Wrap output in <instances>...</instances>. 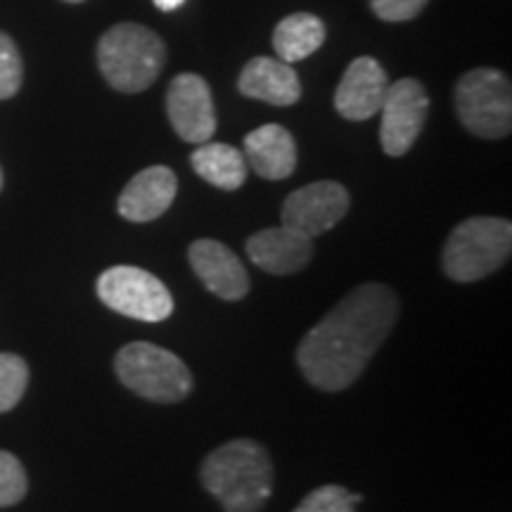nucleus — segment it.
<instances>
[{"instance_id": "1", "label": "nucleus", "mask_w": 512, "mask_h": 512, "mask_svg": "<svg viewBox=\"0 0 512 512\" xmlns=\"http://www.w3.org/2000/svg\"><path fill=\"white\" fill-rule=\"evenodd\" d=\"M396 318L399 299L392 287L358 285L306 332L297 349L304 377L323 392L351 387L394 330Z\"/></svg>"}, {"instance_id": "2", "label": "nucleus", "mask_w": 512, "mask_h": 512, "mask_svg": "<svg viewBox=\"0 0 512 512\" xmlns=\"http://www.w3.org/2000/svg\"><path fill=\"white\" fill-rule=\"evenodd\" d=\"M200 482L223 512H259L273 494L271 456L254 439L226 441L204 458Z\"/></svg>"}, {"instance_id": "3", "label": "nucleus", "mask_w": 512, "mask_h": 512, "mask_svg": "<svg viewBox=\"0 0 512 512\" xmlns=\"http://www.w3.org/2000/svg\"><path fill=\"white\" fill-rule=\"evenodd\" d=\"M166 48L155 31L124 22L105 31L98 43V67L119 93H143L162 74Z\"/></svg>"}, {"instance_id": "4", "label": "nucleus", "mask_w": 512, "mask_h": 512, "mask_svg": "<svg viewBox=\"0 0 512 512\" xmlns=\"http://www.w3.org/2000/svg\"><path fill=\"white\" fill-rule=\"evenodd\" d=\"M512 252V223L498 216H472L448 235L441 266L456 283H475L496 273Z\"/></svg>"}, {"instance_id": "5", "label": "nucleus", "mask_w": 512, "mask_h": 512, "mask_svg": "<svg viewBox=\"0 0 512 512\" xmlns=\"http://www.w3.org/2000/svg\"><path fill=\"white\" fill-rule=\"evenodd\" d=\"M114 373L140 399L178 403L192 392V373L174 351L150 342H131L117 351Z\"/></svg>"}, {"instance_id": "6", "label": "nucleus", "mask_w": 512, "mask_h": 512, "mask_svg": "<svg viewBox=\"0 0 512 512\" xmlns=\"http://www.w3.org/2000/svg\"><path fill=\"white\" fill-rule=\"evenodd\" d=\"M456 112L460 124L477 138L498 140L512 131L510 79L498 69L479 67L456 83Z\"/></svg>"}, {"instance_id": "7", "label": "nucleus", "mask_w": 512, "mask_h": 512, "mask_svg": "<svg viewBox=\"0 0 512 512\" xmlns=\"http://www.w3.org/2000/svg\"><path fill=\"white\" fill-rule=\"evenodd\" d=\"M100 302L121 316L162 323L174 313V297L157 275L136 266H112L98 278Z\"/></svg>"}, {"instance_id": "8", "label": "nucleus", "mask_w": 512, "mask_h": 512, "mask_svg": "<svg viewBox=\"0 0 512 512\" xmlns=\"http://www.w3.org/2000/svg\"><path fill=\"white\" fill-rule=\"evenodd\" d=\"M430 95L418 79H401L384 93L380 114V143L389 157H403L425 126Z\"/></svg>"}, {"instance_id": "9", "label": "nucleus", "mask_w": 512, "mask_h": 512, "mask_svg": "<svg viewBox=\"0 0 512 512\" xmlns=\"http://www.w3.org/2000/svg\"><path fill=\"white\" fill-rule=\"evenodd\" d=\"M349 192L337 181H316L294 190L283 204V226L306 238H318L337 226L349 211Z\"/></svg>"}, {"instance_id": "10", "label": "nucleus", "mask_w": 512, "mask_h": 512, "mask_svg": "<svg viewBox=\"0 0 512 512\" xmlns=\"http://www.w3.org/2000/svg\"><path fill=\"white\" fill-rule=\"evenodd\" d=\"M166 114L185 143H209L216 133V110L209 83L197 74H181L166 93Z\"/></svg>"}, {"instance_id": "11", "label": "nucleus", "mask_w": 512, "mask_h": 512, "mask_svg": "<svg viewBox=\"0 0 512 512\" xmlns=\"http://www.w3.org/2000/svg\"><path fill=\"white\" fill-rule=\"evenodd\" d=\"M192 271L204 287L226 302H240L249 292V273L240 256L219 240H195L188 249Z\"/></svg>"}, {"instance_id": "12", "label": "nucleus", "mask_w": 512, "mask_h": 512, "mask_svg": "<svg viewBox=\"0 0 512 512\" xmlns=\"http://www.w3.org/2000/svg\"><path fill=\"white\" fill-rule=\"evenodd\" d=\"M389 88L387 72L375 57H356L344 72L335 91V107L344 119L366 121L380 114Z\"/></svg>"}, {"instance_id": "13", "label": "nucleus", "mask_w": 512, "mask_h": 512, "mask_svg": "<svg viewBox=\"0 0 512 512\" xmlns=\"http://www.w3.org/2000/svg\"><path fill=\"white\" fill-rule=\"evenodd\" d=\"M249 261L271 275H292L304 271L313 259V240L297 230L264 228L247 240Z\"/></svg>"}, {"instance_id": "14", "label": "nucleus", "mask_w": 512, "mask_h": 512, "mask_svg": "<svg viewBox=\"0 0 512 512\" xmlns=\"http://www.w3.org/2000/svg\"><path fill=\"white\" fill-rule=\"evenodd\" d=\"M176 192L178 178L169 166H147L121 190L117 202L119 216L133 223L155 221L174 204Z\"/></svg>"}, {"instance_id": "15", "label": "nucleus", "mask_w": 512, "mask_h": 512, "mask_svg": "<svg viewBox=\"0 0 512 512\" xmlns=\"http://www.w3.org/2000/svg\"><path fill=\"white\" fill-rule=\"evenodd\" d=\"M238 88L245 98L268 102L275 107H290L302 98V83L292 64L264 55L245 64Z\"/></svg>"}, {"instance_id": "16", "label": "nucleus", "mask_w": 512, "mask_h": 512, "mask_svg": "<svg viewBox=\"0 0 512 512\" xmlns=\"http://www.w3.org/2000/svg\"><path fill=\"white\" fill-rule=\"evenodd\" d=\"M242 155L256 176L266 181H285L297 169V143L292 133L280 124H266L247 133Z\"/></svg>"}, {"instance_id": "17", "label": "nucleus", "mask_w": 512, "mask_h": 512, "mask_svg": "<svg viewBox=\"0 0 512 512\" xmlns=\"http://www.w3.org/2000/svg\"><path fill=\"white\" fill-rule=\"evenodd\" d=\"M195 174L214 188L233 192L247 181V159L226 143H202L190 157Z\"/></svg>"}, {"instance_id": "18", "label": "nucleus", "mask_w": 512, "mask_h": 512, "mask_svg": "<svg viewBox=\"0 0 512 512\" xmlns=\"http://www.w3.org/2000/svg\"><path fill=\"white\" fill-rule=\"evenodd\" d=\"M325 43V24L309 12H294L280 19L273 31V48L278 60L287 64L302 62Z\"/></svg>"}, {"instance_id": "19", "label": "nucleus", "mask_w": 512, "mask_h": 512, "mask_svg": "<svg viewBox=\"0 0 512 512\" xmlns=\"http://www.w3.org/2000/svg\"><path fill=\"white\" fill-rule=\"evenodd\" d=\"M29 384V366L22 356L0 354V413H8L22 401Z\"/></svg>"}, {"instance_id": "20", "label": "nucleus", "mask_w": 512, "mask_h": 512, "mask_svg": "<svg viewBox=\"0 0 512 512\" xmlns=\"http://www.w3.org/2000/svg\"><path fill=\"white\" fill-rule=\"evenodd\" d=\"M29 491V477L22 460L15 453L0 451V508H10L24 501Z\"/></svg>"}, {"instance_id": "21", "label": "nucleus", "mask_w": 512, "mask_h": 512, "mask_svg": "<svg viewBox=\"0 0 512 512\" xmlns=\"http://www.w3.org/2000/svg\"><path fill=\"white\" fill-rule=\"evenodd\" d=\"M24 81L22 55L15 41L0 31V100L15 98Z\"/></svg>"}, {"instance_id": "22", "label": "nucleus", "mask_w": 512, "mask_h": 512, "mask_svg": "<svg viewBox=\"0 0 512 512\" xmlns=\"http://www.w3.org/2000/svg\"><path fill=\"white\" fill-rule=\"evenodd\" d=\"M292 512H356L351 491L339 484H325L313 489Z\"/></svg>"}, {"instance_id": "23", "label": "nucleus", "mask_w": 512, "mask_h": 512, "mask_svg": "<svg viewBox=\"0 0 512 512\" xmlns=\"http://www.w3.org/2000/svg\"><path fill=\"white\" fill-rule=\"evenodd\" d=\"M430 0H370V8L384 22H408L425 10Z\"/></svg>"}, {"instance_id": "24", "label": "nucleus", "mask_w": 512, "mask_h": 512, "mask_svg": "<svg viewBox=\"0 0 512 512\" xmlns=\"http://www.w3.org/2000/svg\"><path fill=\"white\" fill-rule=\"evenodd\" d=\"M183 3H185V0H155V5L162 12H174V10L181 8Z\"/></svg>"}, {"instance_id": "25", "label": "nucleus", "mask_w": 512, "mask_h": 512, "mask_svg": "<svg viewBox=\"0 0 512 512\" xmlns=\"http://www.w3.org/2000/svg\"><path fill=\"white\" fill-rule=\"evenodd\" d=\"M351 501H354V505L363 503V494H351Z\"/></svg>"}, {"instance_id": "26", "label": "nucleus", "mask_w": 512, "mask_h": 512, "mask_svg": "<svg viewBox=\"0 0 512 512\" xmlns=\"http://www.w3.org/2000/svg\"><path fill=\"white\" fill-rule=\"evenodd\" d=\"M0 190H3V169H0Z\"/></svg>"}, {"instance_id": "27", "label": "nucleus", "mask_w": 512, "mask_h": 512, "mask_svg": "<svg viewBox=\"0 0 512 512\" xmlns=\"http://www.w3.org/2000/svg\"><path fill=\"white\" fill-rule=\"evenodd\" d=\"M64 3H83V0H64Z\"/></svg>"}]
</instances>
